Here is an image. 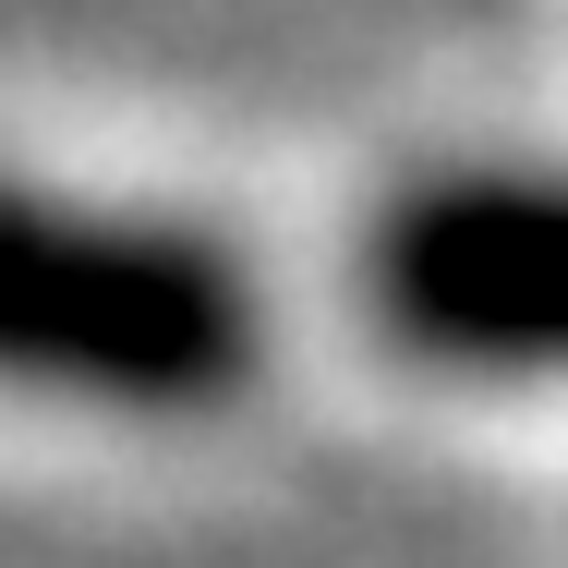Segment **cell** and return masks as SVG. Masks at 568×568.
Returning <instances> with one entry per match:
<instances>
[{
    "label": "cell",
    "instance_id": "6da1fadb",
    "mask_svg": "<svg viewBox=\"0 0 568 568\" xmlns=\"http://www.w3.org/2000/svg\"><path fill=\"white\" fill-rule=\"evenodd\" d=\"M266 351V291L219 230L0 182V387L98 412H219Z\"/></svg>",
    "mask_w": 568,
    "mask_h": 568
},
{
    "label": "cell",
    "instance_id": "7a4b0ae2",
    "mask_svg": "<svg viewBox=\"0 0 568 568\" xmlns=\"http://www.w3.org/2000/svg\"><path fill=\"white\" fill-rule=\"evenodd\" d=\"M375 327L459 375H568V170H448L363 230Z\"/></svg>",
    "mask_w": 568,
    "mask_h": 568
}]
</instances>
